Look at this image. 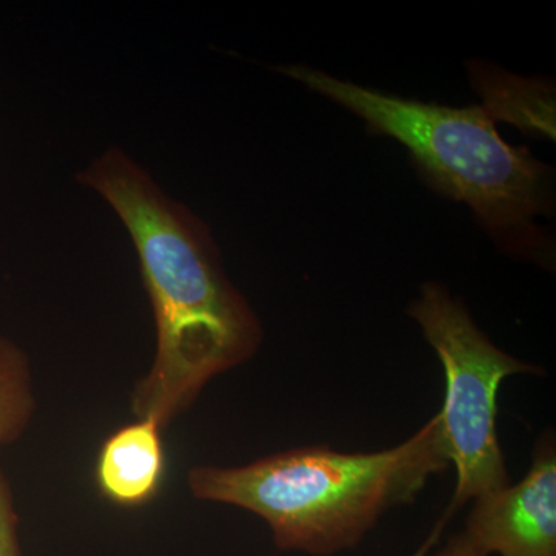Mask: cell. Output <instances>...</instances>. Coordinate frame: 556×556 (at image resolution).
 <instances>
[{
    "label": "cell",
    "instance_id": "1",
    "mask_svg": "<svg viewBox=\"0 0 556 556\" xmlns=\"http://www.w3.org/2000/svg\"><path fill=\"white\" fill-rule=\"evenodd\" d=\"M75 179L115 212L137 251L156 350L131 391L130 407L137 419L164 431L212 379L255 356L262 324L229 280L204 219L127 150L110 146Z\"/></svg>",
    "mask_w": 556,
    "mask_h": 556
},
{
    "label": "cell",
    "instance_id": "2",
    "mask_svg": "<svg viewBox=\"0 0 556 556\" xmlns=\"http://www.w3.org/2000/svg\"><path fill=\"white\" fill-rule=\"evenodd\" d=\"M448 466L437 415L383 452L288 450L247 466L192 467L188 485L197 500L257 515L280 551L327 556L356 546L387 510L413 503Z\"/></svg>",
    "mask_w": 556,
    "mask_h": 556
},
{
    "label": "cell",
    "instance_id": "3",
    "mask_svg": "<svg viewBox=\"0 0 556 556\" xmlns=\"http://www.w3.org/2000/svg\"><path fill=\"white\" fill-rule=\"evenodd\" d=\"M278 72L397 139L428 181L473 208L501 247L535 260L547 254L551 241L535 219L551 207V170L529 150L504 141L485 105L455 109L387 97L302 65Z\"/></svg>",
    "mask_w": 556,
    "mask_h": 556
},
{
    "label": "cell",
    "instance_id": "4",
    "mask_svg": "<svg viewBox=\"0 0 556 556\" xmlns=\"http://www.w3.org/2000/svg\"><path fill=\"white\" fill-rule=\"evenodd\" d=\"M408 313L444 365L445 401L439 419L457 473L447 510L416 555L424 556L464 504L510 485L496 433L497 390L508 376L538 369L493 345L442 285H424Z\"/></svg>",
    "mask_w": 556,
    "mask_h": 556
},
{
    "label": "cell",
    "instance_id": "5",
    "mask_svg": "<svg viewBox=\"0 0 556 556\" xmlns=\"http://www.w3.org/2000/svg\"><path fill=\"white\" fill-rule=\"evenodd\" d=\"M464 533L486 555L556 556V453L538 445L525 479L475 501Z\"/></svg>",
    "mask_w": 556,
    "mask_h": 556
},
{
    "label": "cell",
    "instance_id": "6",
    "mask_svg": "<svg viewBox=\"0 0 556 556\" xmlns=\"http://www.w3.org/2000/svg\"><path fill=\"white\" fill-rule=\"evenodd\" d=\"M163 430L152 420L113 431L101 445L97 459V484L101 495L119 507H141L155 500L166 479L167 460Z\"/></svg>",
    "mask_w": 556,
    "mask_h": 556
},
{
    "label": "cell",
    "instance_id": "7",
    "mask_svg": "<svg viewBox=\"0 0 556 556\" xmlns=\"http://www.w3.org/2000/svg\"><path fill=\"white\" fill-rule=\"evenodd\" d=\"M35 412L30 358L16 342L0 336V448L24 437Z\"/></svg>",
    "mask_w": 556,
    "mask_h": 556
},
{
    "label": "cell",
    "instance_id": "8",
    "mask_svg": "<svg viewBox=\"0 0 556 556\" xmlns=\"http://www.w3.org/2000/svg\"><path fill=\"white\" fill-rule=\"evenodd\" d=\"M0 556H24L20 540V515L13 490L0 468Z\"/></svg>",
    "mask_w": 556,
    "mask_h": 556
},
{
    "label": "cell",
    "instance_id": "9",
    "mask_svg": "<svg viewBox=\"0 0 556 556\" xmlns=\"http://www.w3.org/2000/svg\"><path fill=\"white\" fill-rule=\"evenodd\" d=\"M424 556H489L478 544H475L466 533H457L439 552Z\"/></svg>",
    "mask_w": 556,
    "mask_h": 556
}]
</instances>
